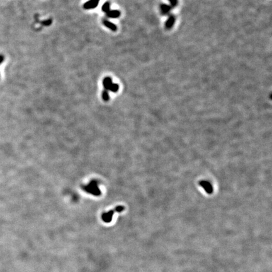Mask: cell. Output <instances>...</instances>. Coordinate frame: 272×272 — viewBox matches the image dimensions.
Instances as JSON below:
<instances>
[{"label":"cell","instance_id":"cell-5","mask_svg":"<svg viewBox=\"0 0 272 272\" xmlns=\"http://www.w3.org/2000/svg\"><path fill=\"white\" fill-rule=\"evenodd\" d=\"M115 211V209H114V210H110V211H109L108 213H104L102 215L103 221L106 223H108L112 221V216L113 215H114V213Z\"/></svg>","mask_w":272,"mask_h":272},{"label":"cell","instance_id":"cell-15","mask_svg":"<svg viewBox=\"0 0 272 272\" xmlns=\"http://www.w3.org/2000/svg\"><path fill=\"white\" fill-rule=\"evenodd\" d=\"M4 60V57L3 56H0V64H1Z\"/></svg>","mask_w":272,"mask_h":272},{"label":"cell","instance_id":"cell-10","mask_svg":"<svg viewBox=\"0 0 272 272\" xmlns=\"http://www.w3.org/2000/svg\"><path fill=\"white\" fill-rule=\"evenodd\" d=\"M102 10L104 13H108V12L110 10V3L109 2H105L102 7Z\"/></svg>","mask_w":272,"mask_h":272},{"label":"cell","instance_id":"cell-1","mask_svg":"<svg viewBox=\"0 0 272 272\" xmlns=\"http://www.w3.org/2000/svg\"><path fill=\"white\" fill-rule=\"evenodd\" d=\"M84 190L94 195H100V191L98 187L97 182L96 181H92L89 185L85 186Z\"/></svg>","mask_w":272,"mask_h":272},{"label":"cell","instance_id":"cell-12","mask_svg":"<svg viewBox=\"0 0 272 272\" xmlns=\"http://www.w3.org/2000/svg\"><path fill=\"white\" fill-rule=\"evenodd\" d=\"M102 96L103 100L104 101H105V102H107V101H108L109 99H110L108 91H107V90H104L102 91Z\"/></svg>","mask_w":272,"mask_h":272},{"label":"cell","instance_id":"cell-14","mask_svg":"<svg viewBox=\"0 0 272 272\" xmlns=\"http://www.w3.org/2000/svg\"><path fill=\"white\" fill-rule=\"evenodd\" d=\"M52 22H53L52 19H48L47 20L44 21V22H42V24H43L44 26H49L52 23Z\"/></svg>","mask_w":272,"mask_h":272},{"label":"cell","instance_id":"cell-8","mask_svg":"<svg viewBox=\"0 0 272 272\" xmlns=\"http://www.w3.org/2000/svg\"><path fill=\"white\" fill-rule=\"evenodd\" d=\"M175 18L173 15H170L169 18H168L167 21L166 22V23H165V26H166V28L168 29H170L171 28H172L174 23H175Z\"/></svg>","mask_w":272,"mask_h":272},{"label":"cell","instance_id":"cell-11","mask_svg":"<svg viewBox=\"0 0 272 272\" xmlns=\"http://www.w3.org/2000/svg\"><path fill=\"white\" fill-rule=\"evenodd\" d=\"M119 90V85L117 83H112L111 86L110 87L109 91H112L113 93H117Z\"/></svg>","mask_w":272,"mask_h":272},{"label":"cell","instance_id":"cell-6","mask_svg":"<svg viewBox=\"0 0 272 272\" xmlns=\"http://www.w3.org/2000/svg\"><path fill=\"white\" fill-rule=\"evenodd\" d=\"M121 15L120 11L118 10H110L108 13H106V17L110 18H117L120 17Z\"/></svg>","mask_w":272,"mask_h":272},{"label":"cell","instance_id":"cell-13","mask_svg":"<svg viewBox=\"0 0 272 272\" xmlns=\"http://www.w3.org/2000/svg\"><path fill=\"white\" fill-rule=\"evenodd\" d=\"M168 1L170 3V6L172 7V8L175 7L177 4H178V0H168Z\"/></svg>","mask_w":272,"mask_h":272},{"label":"cell","instance_id":"cell-4","mask_svg":"<svg viewBox=\"0 0 272 272\" xmlns=\"http://www.w3.org/2000/svg\"><path fill=\"white\" fill-rule=\"evenodd\" d=\"M102 22H103V25H105L106 27V28H108V29L112 30V31H113V32L117 31V27L114 23L110 22V21H108L107 20H105V19H103V21H102Z\"/></svg>","mask_w":272,"mask_h":272},{"label":"cell","instance_id":"cell-7","mask_svg":"<svg viewBox=\"0 0 272 272\" xmlns=\"http://www.w3.org/2000/svg\"><path fill=\"white\" fill-rule=\"evenodd\" d=\"M112 83H113L112 79L110 77H108V76H107V77H105L103 80V85L104 90L109 91L110 87L111 86V85H112Z\"/></svg>","mask_w":272,"mask_h":272},{"label":"cell","instance_id":"cell-9","mask_svg":"<svg viewBox=\"0 0 272 272\" xmlns=\"http://www.w3.org/2000/svg\"><path fill=\"white\" fill-rule=\"evenodd\" d=\"M171 9H172V7H170V5H168L166 4H163L161 5V10L162 13L163 15H167L169 13V12L170 11Z\"/></svg>","mask_w":272,"mask_h":272},{"label":"cell","instance_id":"cell-2","mask_svg":"<svg viewBox=\"0 0 272 272\" xmlns=\"http://www.w3.org/2000/svg\"><path fill=\"white\" fill-rule=\"evenodd\" d=\"M199 185L203 187L205 190L206 193L208 194H211L213 193V187L212 185L208 182L205 181V180H202V181H200L199 182Z\"/></svg>","mask_w":272,"mask_h":272},{"label":"cell","instance_id":"cell-3","mask_svg":"<svg viewBox=\"0 0 272 272\" xmlns=\"http://www.w3.org/2000/svg\"><path fill=\"white\" fill-rule=\"evenodd\" d=\"M100 0H89L83 5V8L85 10H92L95 8L98 5Z\"/></svg>","mask_w":272,"mask_h":272}]
</instances>
